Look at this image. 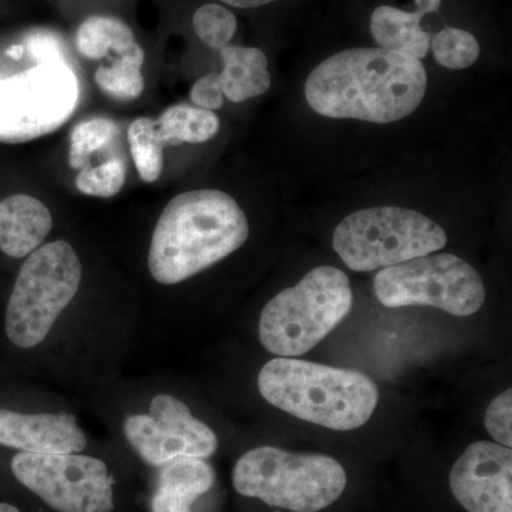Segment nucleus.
<instances>
[{"label":"nucleus","instance_id":"nucleus-1","mask_svg":"<svg viewBox=\"0 0 512 512\" xmlns=\"http://www.w3.org/2000/svg\"><path fill=\"white\" fill-rule=\"evenodd\" d=\"M427 90L421 60L382 49H349L316 66L305 83L313 111L329 119L389 124L417 110Z\"/></svg>","mask_w":512,"mask_h":512},{"label":"nucleus","instance_id":"nucleus-2","mask_svg":"<svg viewBox=\"0 0 512 512\" xmlns=\"http://www.w3.org/2000/svg\"><path fill=\"white\" fill-rule=\"evenodd\" d=\"M248 237L247 215L227 192H183L158 218L148 271L158 284H181L234 254Z\"/></svg>","mask_w":512,"mask_h":512},{"label":"nucleus","instance_id":"nucleus-3","mask_svg":"<svg viewBox=\"0 0 512 512\" xmlns=\"http://www.w3.org/2000/svg\"><path fill=\"white\" fill-rule=\"evenodd\" d=\"M258 389L276 409L336 431L365 426L379 403L375 382L363 373L293 357L266 363Z\"/></svg>","mask_w":512,"mask_h":512},{"label":"nucleus","instance_id":"nucleus-4","mask_svg":"<svg viewBox=\"0 0 512 512\" xmlns=\"http://www.w3.org/2000/svg\"><path fill=\"white\" fill-rule=\"evenodd\" d=\"M352 302L348 275L333 266H319L266 303L259 340L278 357L305 355L348 316Z\"/></svg>","mask_w":512,"mask_h":512},{"label":"nucleus","instance_id":"nucleus-5","mask_svg":"<svg viewBox=\"0 0 512 512\" xmlns=\"http://www.w3.org/2000/svg\"><path fill=\"white\" fill-rule=\"evenodd\" d=\"M232 484L244 497L293 512H318L335 503L348 485L345 468L325 454L256 447L239 458Z\"/></svg>","mask_w":512,"mask_h":512},{"label":"nucleus","instance_id":"nucleus-6","mask_svg":"<svg viewBox=\"0 0 512 512\" xmlns=\"http://www.w3.org/2000/svg\"><path fill=\"white\" fill-rule=\"evenodd\" d=\"M82 264L72 245L55 241L26 256L8 308L5 330L20 349L40 345L82 284Z\"/></svg>","mask_w":512,"mask_h":512},{"label":"nucleus","instance_id":"nucleus-7","mask_svg":"<svg viewBox=\"0 0 512 512\" xmlns=\"http://www.w3.org/2000/svg\"><path fill=\"white\" fill-rule=\"evenodd\" d=\"M446 245L447 234L439 224L421 212L392 205L353 212L333 232V249L356 272L389 268Z\"/></svg>","mask_w":512,"mask_h":512},{"label":"nucleus","instance_id":"nucleus-8","mask_svg":"<svg viewBox=\"0 0 512 512\" xmlns=\"http://www.w3.org/2000/svg\"><path fill=\"white\" fill-rule=\"evenodd\" d=\"M375 293L386 308L433 306L454 316L474 315L485 302L483 278L451 254L423 255L382 269Z\"/></svg>","mask_w":512,"mask_h":512},{"label":"nucleus","instance_id":"nucleus-9","mask_svg":"<svg viewBox=\"0 0 512 512\" xmlns=\"http://www.w3.org/2000/svg\"><path fill=\"white\" fill-rule=\"evenodd\" d=\"M79 99L73 70L62 60L0 77V143H26L62 127Z\"/></svg>","mask_w":512,"mask_h":512},{"label":"nucleus","instance_id":"nucleus-10","mask_svg":"<svg viewBox=\"0 0 512 512\" xmlns=\"http://www.w3.org/2000/svg\"><path fill=\"white\" fill-rule=\"evenodd\" d=\"M13 476L59 512H111L114 480L109 467L96 457L79 453H19Z\"/></svg>","mask_w":512,"mask_h":512},{"label":"nucleus","instance_id":"nucleus-11","mask_svg":"<svg viewBox=\"0 0 512 512\" xmlns=\"http://www.w3.org/2000/svg\"><path fill=\"white\" fill-rule=\"evenodd\" d=\"M124 436L138 456L154 467L178 457L208 458L218 448L217 434L170 394H157L147 414L128 417Z\"/></svg>","mask_w":512,"mask_h":512},{"label":"nucleus","instance_id":"nucleus-12","mask_svg":"<svg viewBox=\"0 0 512 512\" xmlns=\"http://www.w3.org/2000/svg\"><path fill=\"white\" fill-rule=\"evenodd\" d=\"M451 493L468 512H512V451L491 441L470 444L450 471Z\"/></svg>","mask_w":512,"mask_h":512},{"label":"nucleus","instance_id":"nucleus-13","mask_svg":"<svg viewBox=\"0 0 512 512\" xmlns=\"http://www.w3.org/2000/svg\"><path fill=\"white\" fill-rule=\"evenodd\" d=\"M0 446L20 453H82L87 439L73 414H25L0 409Z\"/></svg>","mask_w":512,"mask_h":512},{"label":"nucleus","instance_id":"nucleus-14","mask_svg":"<svg viewBox=\"0 0 512 512\" xmlns=\"http://www.w3.org/2000/svg\"><path fill=\"white\" fill-rule=\"evenodd\" d=\"M53 218L42 201L15 194L0 201V251L10 258H26L50 234Z\"/></svg>","mask_w":512,"mask_h":512},{"label":"nucleus","instance_id":"nucleus-15","mask_svg":"<svg viewBox=\"0 0 512 512\" xmlns=\"http://www.w3.org/2000/svg\"><path fill=\"white\" fill-rule=\"evenodd\" d=\"M414 2V12L379 6L370 19V32L382 49L421 60L429 53L431 42L430 33L421 29V19L429 13L439 12L441 0Z\"/></svg>","mask_w":512,"mask_h":512},{"label":"nucleus","instance_id":"nucleus-16","mask_svg":"<svg viewBox=\"0 0 512 512\" xmlns=\"http://www.w3.org/2000/svg\"><path fill=\"white\" fill-rule=\"evenodd\" d=\"M215 473L205 458L178 457L161 466L153 512H191L192 504L211 490Z\"/></svg>","mask_w":512,"mask_h":512},{"label":"nucleus","instance_id":"nucleus-17","mask_svg":"<svg viewBox=\"0 0 512 512\" xmlns=\"http://www.w3.org/2000/svg\"><path fill=\"white\" fill-rule=\"evenodd\" d=\"M220 53L224 70L218 76L228 100L242 103L268 92L271 74L268 59L261 49L228 45Z\"/></svg>","mask_w":512,"mask_h":512},{"label":"nucleus","instance_id":"nucleus-18","mask_svg":"<svg viewBox=\"0 0 512 512\" xmlns=\"http://www.w3.org/2000/svg\"><path fill=\"white\" fill-rule=\"evenodd\" d=\"M80 55L90 60L104 59L113 52L119 59L143 66L144 50L136 42L133 30L123 20L111 16H92L84 20L76 32Z\"/></svg>","mask_w":512,"mask_h":512},{"label":"nucleus","instance_id":"nucleus-19","mask_svg":"<svg viewBox=\"0 0 512 512\" xmlns=\"http://www.w3.org/2000/svg\"><path fill=\"white\" fill-rule=\"evenodd\" d=\"M220 119L210 110L190 104L168 107L156 120L157 136L164 147H178L184 143L200 144L217 136Z\"/></svg>","mask_w":512,"mask_h":512},{"label":"nucleus","instance_id":"nucleus-20","mask_svg":"<svg viewBox=\"0 0 512 512\" xmlns=\"http://www.w3.org/2000/svg\"><path fill=\"white\" fill-rule=\"evenodd\" d=\"M128 146L144 183H154L164 168V144L157 136L156 120L140 117L128 127Z\"/></svg>","mask_w":512,"mask_h":512},{"label":"nucleus","instance_id":"nucleus-21","mask_svg":"<svg viewBox=\"0 0 512 512\" xmlns=\"http://www.w3.org/2000/svg\"><path fill=\"white\" fill-rule=\"evenodd\" d=\"M119 133L116 121L104 117H94L76 124L70 134V165L76 170L90 167L93 154L109 147Z\"/></svg>","mask_w":512,"mask_h":512},{"label":"nucleus","instance_id":"nucleus-22","mask_svg":"<svg viewBox=\"0 0 512 512\" xmlns=\"http://www.w3.org/2000/svg\"><path fill=\"white\" fill-rule=\"evenodd\" d=\"M430 45L436 62L446 69H467L480 57L476 37L463 29L444 28L433 37Z\"/></svg>","mask_w":512,"mask_h":512},{"label":"nucleus","instance_id":"nucleus-23","mask_svg":"<svg viewBox=\"0 0 512 512\" xmlns=\"http://www.w3.org/2000/svg\"><path fill=\"white\" fill-rule=\"evenodd\" d=\"M94 80L114 100H136L144 90L141 67L130 60L117 59L111 66H100L94 74Z\"/></svg>","mask_w":512,"mask_h":512},{"label":"nucleus","instance_id":"nucleus-24","mask_svg":"<svg viewBox=\"0 0 512 512\" xmlns=\"http://www.w3.org/2000/svg\"><path fill=\"white\" fill-rule=\"evenodd\" d=\"M126 183V163L121 157H111L96 167L80 170L76 177L77 190L90 197L111 198L119 194Z\"/></svg>","mask_w":512,"mask_h":512},{"label":"nucleus","instance_id":"nucleus-25","mask_svg":"<svg viewBox=\"0 0 512 512\" xmlns=\"http://www.w3.org/2000/svg\"><path fill=\"white\" fill-rule=\"evenodd\" d=\"M192 23L197 36L214 50L227 47L237 32L238 26L234 13L215 3L201 6L194 13Z\"/></svg>","mask_w":512,"mask_h":512},{"label":"nucleus","instance_id":"nucleus-26","mask_svg":"<svg viewBox=\"0 0 512 512\" xmlns=\"http://www.w3.org/2000/svg\"><path fill=\"white\" fill-rule=\"evenodd\" d=\"M485 429L495 443L512 447V390L498 394L484 414Z\"/></svg>","mask_w":512,"mask_h":512},{"label":"nucleus","instance_id":"nucleus-27","mask_svg":"<svg viewBox=\"0 0 512 512\" xmlns=\"http://www.w3.org/2000/svg\"><path fill=\"white\" fill-rule=\"evenodd\" d=\"M191 101L195 106L204 110H220L224 106V92H222L221 80L218 74H208L201 77L192 86Z\"/></svg>","mask_w":512,"mask_h":512},{"label":"nucleus","instance_id":"nucleus-28","mask_svg":"<svg viewBox=\"0 0 512 512\" xmlns=\"http://www.w3.org/2000/svg\"><path fill=\"white\" fill-rule=\"evenodd\" d=\"M229 6L239 9H252L259 8V6L268 5V3L275 2V0H221Z\"/></svg>","mask_w":512,"mask_h":512},{"label":"nucleus","instance_id":"nucleus-29","mask_svg":"<svg viewBox=\"0 0 512 512\" xmlns=\"http://www.w3.org/2000/svg\"><path fill=\"white\" fill-rule=\"evenodd\" d=\"M0 512H20L18 508L13 507L12 504L0 503Z\"/></svg>","mask_w":512,"mask_h":512}]
</instances>
